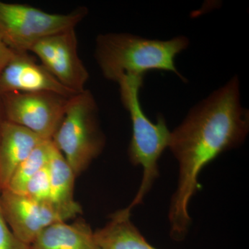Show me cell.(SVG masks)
Instances as JSON below:
<instances>
[{
	"mask_svg": "<svg viewBox=\"0 0 249 249\" xmlns=\"http://www.w3.org/2000/svg\"><path fill=\"white\" fill-rule=\"evenodd\" d=\"M249 132V111L241 103L237 75L196 103L170 132L168 148L178 163V184L168 214L173 240H184L189 232L188 208L199 191L201 172L221 154L242 146Z\"/></svg>",
	"mask_w": 249,
	"mask_h": 249,
	"instance_id": "1",
	"label": "cell"
},
{
	"mask_svg": "<svg viewBox=\"0 0 249 249\" xmlns=\"http://www.w3.org/2000/svg\"><path fill=\"white\" fill-rule=\"evenodd\" d=\"M189 45L184 36L160 40L129 33H107L96 37L95 59L103 76L115 83L122 76H144L154 70L172 72L186 83L175 60Z\"/></svg>",
	"mask_w": 249,
	"mask_h": 249,
	"instance_id": "2",
	"label": "cell"
},
{
	"mask_svg": "<svg viewBox=\"0 0 249 249\" xmlns=\"http://www.w3.org/2000/svg\"><path fill=\"white\" fill-rule=\"evenodd\" d=\"M144 76H124L119 78L121 100L128 111L132 124V136L128 147L129 161L142 169V182L133 200L127 206L132 211L143 202L160 177L159 160L169 144L170 132L163 115L158 114L152 123L142 111L139 102V91Z\"/></svg>",
	"mask_w": 249,
	"mask_h": 249,
	"instance_id": "3",
	"label": "cell"
},
{
	"mask_svg": "<svg viewBox=\"0 0 249 249\" xmlns=\"http://www.w3.org/2000/svg\"><path fill=\"white\" fill-rule=\"evenodd\" d=\"M52 142L76 177L102 152L106 137L100 127L97 103L89 90L69 99L65 116Z\"/></svg>",
	"mask_w": 249,
	"mask_h": 249,
	"instance_id": "4",
	"label": "cell"
},
{
	"mask_svg": "<svg viewBox=\"0 0 249 249\" xmlns=\"http://www.w3.org/2000/svg\"><path fill=\"white\" fill-rule=\"evenodd\" d=\"M88 14L84 6L69 14H56L28 5L0 1V35L16 53H29L42 39L75 29Z\"/></svg>",
	"mask_w": 249,
	"mask_h": 249,
	"instance_id": "5",
	"label": "cell"
},
{
	"mask_svg": "<svg viewBox=\"0 0 249 249\" xmlns=\"http://www.w3.org/2000/svg\"><path fill=\"white\" fill-rule=\"evenodd\" d=\"M53 92H11L0 96L5 120L52 140L66 111L69 99Z\"/></svg>",
	"mask_w": 249,
	"mask_h": 249,
	"instance_id": "6",
	"label": "cell"
},
{
	"mask_svg": "<svg viewBox=\"0 0 249 249\" xmlns=\"http://www.w3.org/2000/svg\"><path fill=\"white\" fill-rule=\"evenodd\" d=\"M31 52L64 86L75 92H83L89 74L78 53L75 29L45 37L33 47Z\"/></svg>",
	"mask_w": 249,
	"mask_h": 249,
	"instance_id": "7",
	"label": "cell"
},
{
	"mask_svg": "<svg viewBox=\"0 0 249 249\" xmlns=\"http://www.w3.org/2000/svg\"><path fill=\"white\" fill-rule=\"evenodd\" d=\"M0 207L14 235L29 246L46 228L67 220L52 202L34 200L6 188L0 191Z\"/></svg>",
	"mask_w": 249,
	"mask_h": 249,
	"instance_id": "8",
	"label": "cell"
},
{
	"mask_svg": "<svg viewBox=\"0 0 249 249\" xmlns=\"http://www.w3.org/2000/svg\"><path fill=\"white\" fill-rule=\"evenodd\" d=\"M53 92L67 98L77 93L62 85L29 53H17L0 74V96L11 92Z\"/></svg>",
	"mask_w": 249,
	"mask_h": 249,
	"instance_id": "9",
	"label": "cell"
},
{
	"mask_svg": "<svg viewBox=\"0 0 249 249\" xmlns=\"http://www.w3.org/2000/svg\"><path fill=\"white\" fill-rule=\"evenodd\" d=\"M45 140L22 126L4 120L0 133V191L7 188L19 165Z\"/></svg>",
	"mask_w": 249,
	"mask_h": 249,
	"instance_id": "10",
	"label": "cell"
},
{
	"mask_svg": "<svg viewBox=\"0 0 249 249\" xmlns=\"http://www.w3.org/2000/svg\"><path fill=\"white\" fill-rule=\"evenodd\" d=\"M127 208L119 210L109 217L106 225L94 231L99 249H159L149 243L131 221Z\"/></svg>",
	"mask_w": 249,
	"mask_h": 249,
	"instance_id": "11",
	"label": "cell"
},
{
	"mask_svg": "<svg viewBox=\"0 0 249 249\" xmlns=\"http://www.w3.org/2000/svg\"><path fill=\"white\" fill-rule=\"evenodd\" d=\"M30 249H99L91 227L80 220L71 224L54 223L39 234Z\"/></svg>",
	"mask_w": 249,
	"mask_h": 249,
	"instance_id": "12",
	"label": "cell"
},
{
	"mask_svg": "<svg viewBox=\"0 0 249 249\" xmlns=\"http://www.w3.org/2000/svg\"><path fill=\"white\" fill-rule=\"evenodd\" d=\"M51 202L67 219L81 213V206L73 198L75 176L61 152L53 145L48 164Z\"/></svg>",
	"mask_w": 249,
	"mask_h": 249,
	"instance_id": "13",
	"label": "cell"
},
{
	"mask_svg": "<svg viewBox=\"0 0 249 249\" xmlns=\"http://www.w3.org/2000/svg\"><path fill=\"white\" fill-rule=\"evenodd\" d=\"M53 147L52 140H45L39 144L18 167L6 189L24 195L29 180L48 165Z\"/></svg>",
	"mask_w": 249,
	"mask_h": 249,
	"instance_id": "14",
	"label": "cell"
},
{
	"mask_svg": "<svg viewBox=\"0 0 249 249\" xmlns=\"http://www.w3.org/2000/svg\"><path fill=\"white\" fill-rule=\"evenodd\" d=\"M24 195L34 200L51 202V182L48 165L29 180Z\"/></svg>",
	"mask_w": 249,
	"mask_h": 249,
	"instance_id": "15",
	"label": "cell"
},
{
	"mask_svg": "<svg viewBox=\"0 0 249 249\" xmlns=\"http://www.w3.org/2000/svg\"><path fill=\"white\" fill-rule=\"evenodd\" d=\"M0 249H30V246L19 240L5 221L0 207Z\"/></svg>",
	"mask_w": 249,
	"mask_h": 249,
	"instance_id": "16",
	"label": "cell"
},
{
	"mask_svg": "<svg viewBox=\"0 0 249 249\" xmlns=\"http://www.w3.org/2000/svg\"><path fill=\"white\" fill-rule=\"evenodd\" d=\"M17 53L6 45L0 35V74L6 66L12 61Z\"/></svg>",
	"mask_w": 249,
	"mask_h": 249,
	"instance_id": "17",
	"label": "cell"
},
{
	"mask_svg": "<svg viewBox=\"0 0 249 249\" xmlns=\"http://www.w3.org/2000/svg\"><path fill=\"white\" fill-rule=\"evenodd\" d=\"M5 120L4 112H3L2 105H1V99H0V133H1V125Z\"/></svg>",
	"mask_w": 249,
	"mask_h": 249,
	"instance_id": "18",
	"label": "cell"
}]
</instances>
